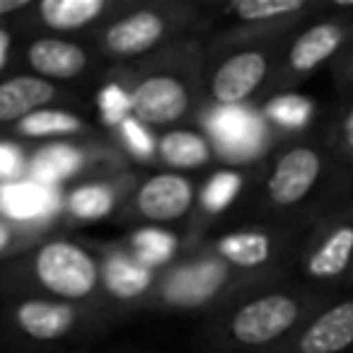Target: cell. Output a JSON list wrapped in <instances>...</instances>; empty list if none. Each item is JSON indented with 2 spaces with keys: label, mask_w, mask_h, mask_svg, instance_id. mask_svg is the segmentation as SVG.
I'll return each instance as SVG.
<instances>
[{
  "label": "cell",
  "mask_w": 353,
  "mask_h": 353,
  "mask_svg": "<svg viewBox=\"0 0 353 353\" xmlns=\"http://www.w3.org/2000/svg\"><path fill=\"white\" fill-rule=\"evenodd\" d=\"M332 75H334V83H336L343 92L353 94V44L332 63Z\"/></svg>",
  "instance_id": "30"
},
{
  "label": "cell",
  "mask_w": 353,
  "mask_h": 353,
  "mask_svg": "<svg viewBox=\"0 0 353 353\" xmlns=\"http://www.w3.org/2000/svg\"><path fill=\"white\" fill-rule=\"evenodd\" d=\"M336 295L305 283L298 288H269L237 305L225 332L237 346L271 351Z\"/></svg>",
  "instance_id": "2"
},
{
  "label": "cell",
  "mask_w": 353,
  "mask_h": 353,
  "mask_svg": "<svg viewBox=\"0 0 353 353\" xmlns=\"http://www.w3.org/2000/svg\"><path fill=\"white\" fill-rule=\"evenodd\" d=\"M160 155L167 165L179 167V170H192L201 167L211 157V148L199 133L192 131H172L165 133L160 141Z\"/></svg>",
  "instance_id": "20"
},
{
  "label": "cell",
  "mask_w": 353,
  "mask_h": 353,
  "mask_svg": "<svg viewBox=\"0 0 353 353\" xmlns=\"http://www.w3.org/2000/svg\"><path fill=\"white\" fill-rule=\"evenodd\" d=\"M242 174L232 170H223L216 172L206 182L201 194V203L208 213H221L230 206L232 201L237 199V194L242 192Z\"/></svg>",
  "instance_id": "25"
},
{
  "label": "cell",
  "mask_w": 353,
  "mask_h": 353,
  "mask_svg": "<svg viewBox=\"0 0 353 353\" xmlns=\"http://www.w3.org/2000/svg\"><path fill=\"white\" fill-rule=\"evenodd\" d=\"M133 114L143 123H172L187 114L192 97L176 75H148L131 92Z\"/></svg>",
  "instance_id": "10"
},
{
  "label": "cell",
  "mask_w": 353,
  "mask_h": 353,
  "mask_svg": "<svg viewBox=\"0 0 353 353\" xmlns=\"http://www.w3.org/2000/svg\"><path fill=\"white\" fill-rule=\"evenodd\" d=\"M27 61L39 75L70 80L80 75L88 65V54L78 44H70L54 37H41L27 49Z\"/></svg>",
  "instance_id": "15"
},
{
  "label": "cell",
  "mask_w": 353,
  "mask_h": 353,
  "mask_svg": "<svg viewBox=\"0 0 353 353\" xmlns=\"http://www.w3.org/2000/svg\"><path fill=\"white\" fill-rule=\"evenodd\" d=\"M305 285L327 293L351 288L353 279V194L324 213L305 237L298 256Z\"/></svg>",
  "instance_id": "3"
},
{
  "label": "cell",
  "mask_w": 353,
  "mask_h": 353,
  "mask_svg": "<svg viewBox=\"0 0 353 353\" xmlns=\"http://www.w3.org/2000/svg\"><path fill=\"white\" fill-rule=\"evenodd\" d=\"M119 128H121L123 143H126L128 150H131L136 157L150 160V157L155 155V138L150 136V131H148L143 121H138L136 117H128Z\"/></svg>",
  "instance_id": "28"
},
{
  "label": "cell",
  "mask_w": 353,
  "mask_h": 353,
  "mask_svg": "<svg viewBox=\"0 0 353 353\" xmlns=\"http://www.w3.org/2000/svg\"><path fill=\"white\" fill-rule=\"evenodd\" d=\"M131 245H133V259L138 264L148 266V269L170 261L176 250L174 237L165 230H157V228H143V230H138L133 235Z\"/></svg>",
  "instance_id": "21"
},
{
  "label": "cell",
  "mask_w": 353,
  "mask_h": 353,
  "mask_svg": "<svg viewBox=\"0 0 353 353\" xmlns=\"http://www.w3.org/2000/svg\"><path fill=\"white\" fill-rule=\"evenodd\" d=\"M206 128L216 150L232 162L252 160L261 155L266 145L264 119L245 109L242 104L213 107L206 117Z\"/></svg>",
  "instance_id": "7"
},
{
  "label": "cell",
  "mask_w": 353,
  "mask_h": 353,
  "mask_svg": "<svg viewBox=\"0 0 353 353\" xmlns=\"http://www.w3.org/2000/svg\"><path fill=\"white\" fill-rule=\"evenodd\" d=\"M8 240H10V232H8V228L0 225V250L8 245Z\"/></svg>",
  "instance_id": "33"
},
{
  "label": "cell",
  "mask_w": 353,
  "mask_h": 353,
  "mask_svg": "<svg viewBox=\"0 0 353 353\" xmlns=\"http://www.w3.org/2000/svg\"><path fill=\"white\" fill-rule=\"evenodd\" d=\"M15 322L27 336L37 341H54L70 332V327L75 324V312L65 303L25 300L15 307Z\"/></svg>",
  "instance_id": "14"
},
{
  "label": "cell",
  "mask_w": 353,
  "mask_h": 353,
  "mask_svg": "<svg viewBox=\"0 0 353 353\" xmlns=\"http://www.w3.org/2000/svg\"><path fill=\"white\" fill-rule=\"evenodd\" d=\"M114 206V194L112 189L102 187V184H85L78 187L70 194V211L75 218L83 221H97L104 218Z\"/></svg>",
  "instance_id": "24"
},
{
  "label": "cell",
  "mask_w": 353,
  "mask_h": 353,
  "mask_svg": "<svg viewBox=\"0 0 353 353\" xmlns=\"http://www.w3.org/2000/svg\"><path fill=\"white\" fill-rule=\"evenodd\" d=\"M353 194V174L336 155L329 133L288 145L271 165L264 199L290 223H314Z\"/></svg>",
  "instance_id": "1"
},
{
  "label": "cell",
  "mask_w": 353,
  "mask_h": 353,
  "mask_svg": "<svg viewBox=\"0 0 353 353\" xmlns=\"http://www.w3.org/2000/svg\"><path fill=\"white\" fill-rule=\"evenodd\" d=\"M274 51L271 49H245L232 54L213 73L211 92L218 104L232 107L250 99L269 80Z\"/></svg>",
  "instance_id": "8"
},
{
  "label": "cell",
  "mask_w": 353,
  "mask_h": 353,
  "mask_svg": "<svg viewBox=\"0 0 353 353\" xmlns=\"http://www.w3.org/2000/svg\"><path fill=\"white\" fill-rule=\"evenodd\" d=\"M266 353H353V288L341 290Z\"/></svg>",
  "instance_id": "6"
},
{
  "label": "cell",
  "mask_w": 353,
  "mask_h": 353,
  "mask_svg": "<svg viewBox=\"0 0 353 353\" xmlns=\"http://www.w3.org/2000/svg\"><path fill=\"white\" fill-rule=\"evenodd\" d=\"M37 281L56 298L80 300L88 298L99 281L97 261L88 250L68 240H56L44 245L32 264Z\"/></svg>",
  "instance_id": "5"
},
{
  "label": "cell",
  "mask_w": 353,
  "mask_h": 353,
  "mask_svg": "<svg viewBox=\"0 0 353 353\" xmlns=\"http://www.w3.org/2000/svg\"><path fill=\"white\" fill-rule=\"evenodd\" d=\"M194 201V187L187 176L162 174L150 176L136 194V208L150 221H174L189 211Z\"/></svg>",
  "instance_id": "11"
},
{
  "label": "cell",
  "mask_w": 353,
  "mask_h": 353,
  "mask_svg": "<svg viewBox=\"0 0 353 353\" xmlns=\"http://www.w3.org/2000/svg\"><path fill=\"white\" fill-rule=\"evenodd\" d=\"M353 44V12H329L305 27L281 59L276 85L288 88L310 78L324 63H334Z\"/></svg>",
  "instance_id": "4"
},
{
  "label": "cell",
  "mask_w": 353,
  "mask_h": 353,
  "mask_svg": "<svg viewBox=\"0 0 353 353\" xmlns=\"http://www.w3.org/2000/svg\"><path fill=\"white\" fill-rule=\"evenodd\" d=\"M230 279V266L225 261H196L167 276L162 285V300L172 307H201L218 290L225 288Z\"/></svg>",
  "instance_id": "9"
},
{
  "label": "cell",
  "mask_w": 353,
  "mask_h": 353,
  "mask_svg": "<svg viewBox=\"0 0 353 353\" xmlns=\"http://www.w3.org/2000/svg\"><path fill=\"white\" fill-rule=\"evenodd\" d=\"M97 107H99V114H102V121L107 123V126H114V123L121 126L128 119V114L133 112L131 94L117 83H109L99 90Z\"/></svg>",
  "instance_id": "27"
},
{
  "label": "cell",
  "mask_w": 353,
  "mask_h": 353,
  "mask_svg": "<svg viewBox=\"0 0 353 353\" xmlns=\"http://www.w3.org/2000/svg\"><path fill=\"white\" fill-rule=\"evenodd\" d=\"M150 281H152L150 269L138 264L131 256L114 254L107 259V266H104V283H107L109 293L117 295V298L131 300V298H136V295L145 293Z\"/></svg>",
  "instance_id": "19"
},
{
  "label": "cell",
  "mask_w": 353,
  "mask_h": 353,
  "mask_svg": "<svg viewBox=\"0 0 353 353\" xmlns=\"http://www.w3.org/2000/svg\"><path fill=\"white\" fill-rule=\"evenodd\" d=\"M27 6H30L27 0H0V17L22 10V8H27Z\"/></svg>",
  "instance_id": "31"
},
{
  "label": "cell",
  "mask_w": 353,
  "mask_h": 353,
  "mask_svg": "<svg viewBox=\"0 0 353 353\" xmlns=\"http://www.w3.org/2000/svg\"><path fill=\"white\" fill-rule=\"evenodd\" d=\"M104 8V0H44L39 6V17L51 30L70 32L94 22Z\"/></svg>",
  "instance_id": "18"
},
{
  "label": "cell",
  "mask_w": 353,
  "mask_h": 353,
  "mask_svg": "<svg viewBox=\"0 0 353 353\" xmlns=\"http://www.w3.org/2000/svg\"><path fill=\"white\" fill-rule=\"evenodd\" d=\"M56 97V88L44 78L17 75L0 83V121H22L30 114L39 112Z\"/></svg>",
  "instance_id": "16"
},
{
  "label": "cell",
  "mask_w": 353,
  "mask_h": 353,
  "mask_svg": "<svg viewBox=\"0 0 353 353\" xmlns=\"http://www.w3.org/2000/svg\"><path fill=\"white\" fill-rule=\"evenodd\" d=\"M25 174L22 150L12 143H0V182H17Z\"/></svg>",
  "instance_id": "29"
},
{
  "label": "cell",
  "mask_w": 353,
  "mask_h": 353,
  "mask_svg": "<svg viewBox=\"0 0 353 353\" xmlns=\"http://www.w3.org/2000/svg\"><path fill=\"white\" fill-rule=\"evenodd\" d=\"M22 136L46 138V136H63V133H75L80 128V121L68 112L61 109H39L30 114L22 121H17Z\"/></svg>",
  "instance_id": "23"
},
{
  "label": "cell",
  "mask_w": 353,
  "mask_h": 353,
  "mask_svg": "<svg viewBox=\"0 0 353 353\" xmlns=\"http://www.w3.org/2000/svg\"><path fill=\"white\" fill-rule=\"evenodd\" d=\"M264 119L285 131H300L312 119V104L300 94H279L264 107Z\"/></svg>",
  "instance_id": "22"
},
{
  "label": "cell",
  "mask_w": 353,
  "mask_h": 353,
  "mask_svg": "<svg viewBox=\"0 0 353 353\" xmlns=\"http://www.w3.org/2000/svg\"><path fill=\"white\" fill-rule=\"evenodd\" d=\"M351 288H353V279H351Z\"/></svg>",
  "instance_id": "34"
},
{
  "label": "cell",
  "mask_w": 353,
  "mask_h": 353,
  "mask_svg": "<svg viewBox=\"0 0 353 353\" xmlns=\"http://www.w3.org/2000/svg\"><path fill=\"white\" fill-rule=\"evenodd\" d=\"M8 49H10V37H8V32H0V68L8 61Z\"/></svg>",
  "instance_id": "32"
},
{
  "label": "cell",
  "mask_w": 353,
  "mask_h": 353,
  "mask_svg": "<svg viewBox=\"0 0 353 353\" xmlns=\"http://www.w3.org/2000/svg\"><path fill=\"white\" fill-rule=\"evenodd\" d=\"M83 165V152L65 143H54V145L41 148L34 155L30 165V179L32 182L56 187L59 182L73 176Z\"/></svg>",
  "instance_id": "17"
},
{
  "label": "cell",
  "mask_w": 353,
  "mask_h": 353,
  "mask_svg": "<svg viewBox=\"0 0 353 353\" xmlns=\"http://www.w3.org/2000/svg\"><path fill=\"white\" fill-rule=\"evenodd\" d=\"M61 208V194L56 187L17 179V182L0 184V213L12 221L32 223L46 221L56 216Z\"/></svg>",
  "instance_id": "12"
},
{
  "label": "cell",
  "mask_w": 353,
  "mask_h": 353,
  "mask_svg": "<svg viewBox=\"0 0 353 353\" xmlns=\"http://www.w3.org/2000/svg\"><path fill=\"white\" fill-rule=\"evenodd\" d=\"M165 32V17L152 10H138L109 27L104 34V46L114 56H138L160 44Z\"/></svg>",
  "instance_id": "13"
},
{
  "label": "cell",
  "mask_w": 353,
  "mask_h": 353,
  "mask_svg": "<svg viewBox=\"0 0 353 353\" xmlns=\"http://www.w3.org/2000/svg\"><path fill=\"white\" fill-rule=\"evenodd\" d=\"M329 141H332L336 155L341 157V162L346 165V170L353 174V94L343 109L339 112V117L334 119V123L327 128Z\"/></svg>",
  "instance_id": "26"
}]
</instances>
